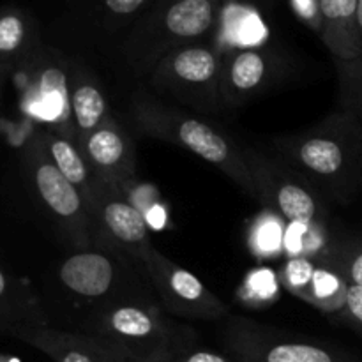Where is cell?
Segmentation results:
<instances>
[{
	"label": "cell",
	"mask_w": 362,
	"mask_h": 362,
	"mask_svg": "<svg viewBox=\"0 0 362 362\" xmlns=\"http://www.w3.org/2000/svg\"><path fill=\"white\" fill-rule=\"evenodd\" d=\"M64 285L87 297L103 296L112 285L113 269L108 258L98 253H81L71 257L60 269Z\"/></svg>",
	"instance_id": "1"
},
{
	"label": "cell",
	"mask_w": 362,
	"mask_h": 362,
	"mask_svg": "<svg viewBox=\"0 0 362 362\" xmlns=\"http://www.w3.org/2000/svg\"><path fill=\"white\" fill-rule=\"evenodd\" d=\"M37 187L46 204L60 216H73L80 209V197L73 184L52 165L37 170Z\"/></svg>",
	"instance_id": "2"
},
{
	"label": "cell",
	"mask_w": 362,
	"mask_h": 362,
	"mask_svg": "<svg viewBox=\"0 0 362 362\" xmlns=\"http://www.w3.org/2000/svg\"><path fill=\"white\" fill-rule=\"evenodd\" d=\"M212 7L209 0H180L166 14V27L180 37H194L211 27Z\"/></svg>",
	"instance_id": "3"
},
{
	"label": "cell",
	"mask_w": 362,
	"mask_h": 362,
	"mask_svg": "<svg viewBox=\"0 0 362 362\" xmlns=\"http://www.w3.org/2000/svg\"><path fill=\"white\" fill-rule=\"evenodd\" d=\"M180 140L184 145L211 163H223L228 156V145L205 124L198 120H186L180 124Z\"/></svg>",
	"instance_id": "4"
},
{
	"label": "cell",
	"mask_w": 362,
	"mask_h": 362,
	"mask_svg": "<svg viewBox=\"0 0 362 362\" xmlns=\"http://www.w3.org/2000/svg\"><path fill=\"white\" fill-rule=\"evenodd\" d=\"M105 219L110 230L126 243H140L145 239L147 223H145L144 216L131 205L113 202L106 207Z\"/></svg>",
	"instance_id": "5"
},
{
	"label": "cell",
	"mask_w": 362,
	"mask_h": 362,
	"mask_svg": "<svg viewBox=\"0 0 362 362\" xmlns=\"http://www.w3.org/2000/svg\"><path fill=\"white\" fill-rule=\"evenodd\" d=\"M300 159L313 172L331 175L341 168L345 154L336 141L327 140V138H315L303 145Z\"/></svg>",
	"instance_id": "6"
},
{
	"label": "cell",
	"mask_w": 362,
	"mask_h": 362,
	"mask_svg": "<svg viewBox=\"0 0 362 362\" xmlns=\"http://www.w3.org/2000/svg\"><path fill=\"white\" fill-rule=\"evenodd\" d=\"M175 73L182 80L193 81V83H204L214 76L216 60L214 55L207 49L191 48L184 49L173 60Z\"/></svg>",
	"instance_id": "7"
},
{
	"label": "cell",
	"mask_w": 362,
	"mask_h": 362,
	"mask_svg": "<svg viewBox=\"0 0 362 362\" xmlns=\"http://www.w3.org/2000/svg\"><path fill=\"white\" fill-rule=\"evenodd\" d=\"M279 207L281 212L290 219L292 223H300V225H308L315 216V202L310 194L299 186L293 184H286L279 189L278 194Z\"/></svg>",
	"instance_id": "8"
},
{
	"label": "cell",
	"mask_w": 362,
	"mask_h": 362,
	"mask_svg": "<svg viewBox=\"0 0 362 362\" xmlns=\"http://www.w3.org/2000/svg\"><path fill=\"white\" fill-rule=\"evenodd\" d=\"M41 106L45 112H48L49 119L60 115L67 110V90H66V76L57 67H49L41 76Z\"/></svg>",
	"instance_id": "9"
},
{
	"label": "cell",
	"mask_w": 362,
	"mask_h": 362,
	"mask_svg": "<svg viewBox=\"0 0 362 362\" xmlns=\"http://www.w3.org/2000/svg\"><path fill=\"white\" fill-rule=\"evenodd\" d=\"M73 108L81 129H92L98 126L105 112V99L98 88L83 85L73 95Z\"/></svg>",
	"instance_id": "10"
},
{
	"label": "cell",
	"mask_w": 362,
	"mask_h": 362,
	"mask_svg": "<svg viewBox=\"0 0 362 362\" xmlns=\"http://www.w3.org/2000/svg\"><path fill=\"white\" fill-rule=\"evenodd\" d=\"M112 329L126 338H145L154 329V322L136 308H120L112 315Z\"/></svg>",
	"instance_id": "11"
},
{
	"label": "cell",
	"mask_w": 362,
	"mask_h": 362,
	"mask_svg": "<svg viewBox=\"0 0 362 362\" xmlns=\"http://www.w3.org/2000/svg\"><path fill=\"white\" fill-rule=\"evenodd\" d=\"M265 73V62L258 53L244 52L237 55L235 62L232 66V80L235 87L243 90L257 87L262 81Z\"/></svg>",
	"instance_id": "12"
},
{
	"label": "cell",
	"mask_w": 362,
	"mask_h": 362,
	"mask_svg": "<svg viewBox=\"0 0 362 362\" xmlns=\"http://www.w3.org/2000/svg\"><path fill=\"white\" fill-rule=\"evenodd\" d=\"M88 152L98 165L112 166L122 158L124 144L113 131L101 129L88 140Z\"/></svg>",
	"instance_id": "13"
},
{
	"label": "cell",
	"mask_w": 362,
	"mask_h": 362,
	"mask_svg": "<svg viewBox=\"0 0 362 362\" xmlns=\"http://www.w3.org/2000/svg\"><path fill=\"white\" fill-rule=\"evenodd\" d=\"M52 152H53V158H55L57 168L60 170V173H62L71 184L83 182L85 177H87L83 161H81L80 156L76 154V151H74L67 141L64 140L53 141Z\"/></svg>",
	"instance_id": "14"
},
{
	"label": "cell",
	"mask_w": 362,
	"mask_h": 362,
	"mask_svg": "<svg viewBox=\"0 0 362 362\" xmlns=\"http://www.w3.org/2000/svg\"><path fill=\"white\" fill-rule=\"evenodd\" d=\"M320 9L334 23H352L356 20L357 0H320Z\"/></svg>",
	"instance_id": "15"
},
{
	"label": "cell",
	"mask_w": 362,
	"mask_h": 362,
	"mask_svg": "<svg viewBox=\"0 0 362 362\" xmlns=\"http://www.w3.org/2000/svg\"><path fill=\"white\" fill-rule=\"evenodd\" d=\"M23 39V23L16 16L0 20V52H13Z\"/></svg>",
	"instance_id": "16"
},
{
	"label": "cell",
	"mask_w": 362,
	"mask_h": 362,
	"mask_svg": "<svg viewBox=\"0 0 362 362\" xmlns=\"http://www.w3.org/2000/svg\"><path fill=\"white\" fill-rule=\"evenodd\" d=\"M172 288L186 300L200 299L204 293L202 283L187 271H175L172 276Z\"/></svg>",
	"instance_id": "17"
},
{
	"label": "cell",
	"mask_w": 362,
	"mask_h": 362,
	"mask_svg": "<svg viewBox=\"0 0 362 362\" xmlns=\"http://www.w3.org/2000/svg\"><path fill=\"white\" fill-rule=\"evenodd\" d=\"M313 267H311L310 264H308L306 260H293L290 262L288 265V278H290V283L296 286H303L306 285L308 281L311 279V276H313Z\"/></svg>",
	"instance_id": "18"
},
{
	"label": "cell",
	"mask_w": 362,
	"mask_h": 362,
	"mask_svg": "<svg viewBox=\"0 0 362 362\" xmlns=\"http://www.w3.org/2000/svg\"><path fill=\"white\" fill-rule=\"evenodd\" d=\"M346 310L356 322L362 325V286L350 285L346 288Z\"/></svg>",
	"instance_id": "19"
},
{
	"label": "cell",
	"mask_w": 362,
	"mask_h": 362,
	"mask_svg": "<svg viewBox=\"0 0 362 362\" xmlns=\"http://www.w3.org/2000/svg\"><path fill=\"white\" fill-rule=\"evenodd\" d=\"M59 362H108L105 357L92 356L88 350L85 349H66L60 354Z\"/></svg>",
	"instance_id": "20"
},
{
	"label": "cell",
	"mask_w": 362,
	"mask_h": 362,
	"mask_svg": "<svg viewBox=\"0 0 362 362\" xmlns=\"http://www.w3.org/2000/svg\"><path fill=\"white\" fill-rule=\"evenodd\" d=\"M144 2L145 0H106V6H108L113 13L127 14L133 13L134 9H138Z\"/></svg>",
	"instance_id": "21"
},
{
	"label": "cell",
	"mask_w": 362,
	"mask_h": 362,
	"mask_svg": "<svg viewBox=\"0 0 362 362\" xmlns=\"http://www.w3.org/2000/svg\"><path fill=\"white\" fill-rule=\"evenodd\" d=\"M168 362V361H165ZM173 362H228L225 357L218 356V354H211V352H197L193 356L186 357V359L180 361H173Z\"/></svg>",
	"instance_id": "22"
},
{
	"label": "cell",
	"mask_w": 362,
	"mask_h": 362,
	"mask_svg": "<svg viewBox=\"0 0 362 362\" xmlns=\"http://www.w3.org/2000/svg\"><path fill=\"white\" fill-rule=\"evenodd\" d=\"M350 279L354 281V285H361L362 286V251L357 253L354 257V260L350 262V269H349Z\"/></svg>",
	"instance_id": "23"
},
{
	"label": "cell",
	"mask_w": 362,
	"mask_h": 362,
	"mask_svg": "<svg viewBox=\"0 0 362 362\" xmlns=\"http://www.w3.org/2000/svg\"><path fill=\"white\" fill-rule=\"evenodd\" d=\"M356 20H357V28H359V32H361V42H362V0H357Z\"/></svg>",
	"instance_id": "24"
},
{
	"label": "cell",
	"mask_w": 362,
	"mask_h": 362,
	"mask_svg": "<svg viewBox=\"0 0 362 362\" xmlns=\"http://www.w3.org/2000/svg\"><path fill=\"white\" fill-rule=\"evenodd\" d=\"M4 288H6V281H4V276L2 272H0V293L4 292Z\"/></svg>",
	"instance_id": "25"
},
{
	"label": "cell",
	"mask_w": 362,
	"mask_h": 362,
	"mask_svg": "<svg viewBox=\"0 0 362 362\" xmlns=\"http://www.w3.org/2000/svg\"><path fill=\"white\" fill-rule=\"evenodd\" d=\"M9 362H16V361H9Z\"/></svg>",
	"instance_id": "26"
}]
</instances>
